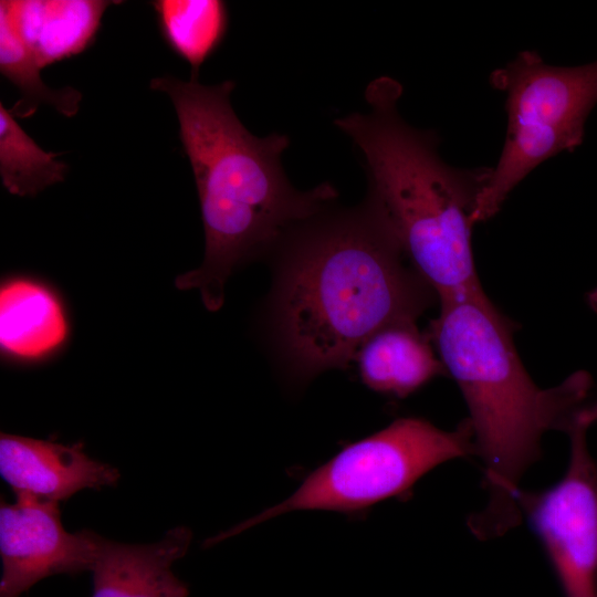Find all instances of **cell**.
I'll list each match as a JSON object with an SVG mask.
<instances>
[{
    "label": "cell",
    "mask_w": 597,
    "mask_h": 597,
    "mask_svg": "<svg viewBox=\"0 0 597 597\" xmlns=\"http://www.w3.org/2000/svg\"><path fill=\"white\" fill-rule=\"evenodd\" d=\"M597 421V401L569 430L570 457L552 488L522 491L519 505L541 538L566 597H597V461L587 431Z\"/></svg>",
    "instance_id": "7"
},
{
    "label": "cell",
    "mask_w": 597,
    "mask_h": 597,
    "mask_svg": "<svg viewBox=\"0 0 597 597\" xmlns=\"http://www.w3.org/2000/svg\"><path fill=\"white\" fill-rule=\"evenodd\" d=\"M59 155L43 150L0 103V177L7 191L34 197L64 181L69 167Z\"/></svg>",
    "instance_id": "16"
},
{
    "label": "cell",
    "mask_w": 597,
    "mask_h": 597,
    "mask_svg": "<svg viewBox=\"0 0 597 597\" xmlns=\"http://www.w3.org/2000/svg\"><path fill=\"white\" fill-rule=\"evenodd\" d=\"M475 454L469 419L442 430L416 417L400 418L348 444L312 471L286 500L206 541L211 546L270 519L294 511L357 513L407 492L449 460Z\"/></svg>",
    "instance_id": "6"
},
{
    "label": "cell",
    "mask_w": 597,
    "mask_h": 597,
    "mask_svg": "<svg viewBox=\"0 0 597 597\" xmlns=\"http://www.w3.org/2000/svg\"><path fill=\"white\" fill-rule=\"evenodd\" d=\"M15 496L0 506V597H21L53 575L91 570L102 536L88 530L69 533L59 502Z\"/></svg>",
    "instance_id": "8"
},
{
    "label": "cell",
    "mask_w": 597,
    "mask_h": 597,
    "mask_svg": "<svg viewBox=\"0 0 597 597\" xmlns=\"http://www.w3.org/2000/svg\"><path fill=\"white\" fill-rule=\"evenodd\" d=\"M327 209L284 239L274 297L282 348L304 376L345 366L387 326L415 323L434 293L367 202Z\"/></svg>",
    "instance_id": "2"
},
{
    "label": "cell",
    "mask_w": 597,
    "mask_h": 597,
    "mask_svg": "<svg viewBox=\"0 0 597 597\" xmlns=\"http://www.w3.org/2000/svg\"><path fill=\"white\" fill-rule=\"evenodd\" d=\"M490 81L505 95L507 126L500 157L480 193L474 224L495 216L543 161L580 146L597 104V61L556 66L535 51H523L496 69Z\"/></svg>",
    "instance_id": "5"
},
{
    "label": "cell",
    "mask_w": 597,
    "mask_h": 597,
    "mask_svg": "<svg viewBox=\"0 0 597 597\" xmlns=\"http://www.w3.org/2000/svg\"><path fill=\"white\" fill-rule=\"evenodd\" d=\"M0 474L15 495L60 502L84 489L115 485L119 471L90 458L82 444L65 446L15 434L0 436Z\"/></svg>",
    "instance_id": "9"
},
{
    "label": "cell",
    "mask_w": 597,
    "mask_h": 597,
    "mask_svg": "<svg viewBox=\"0 0 597 597\" xmlns=\"http://www.w3.org/2000/svg\"><path fill=\"white\" fill-rule=\"evenodd\" d=\"M363 381L378 392L404 398L446 369L415 323L387 326L357 354Z\"/></svg>",
    "instance_id": "13"
},
{
    "label": "cell",
    "mask_w": 597,
    "mask_h": 597,
    "mask_svg": "<svg viewBox=\"0 0 597 597\" xmlns=\"http://www.w3.org/2000/svg\"><path fill=\"white\" fill-rule=\"evenodd\" d=\"M401 94L399 82L380 76L366 87L368 111L337 118L334 125L362 155L366 202L440 302L482 290L471 235L491 167L462 169L446 163L437 134L401 117Z\"/></svg>",
    "instance_id": "4"
},
{
    "label": "cell",
    "mask_w": 597,
    "mask_h": 597,
    "mask_svg": "<svg viewBox=\"0 0 597 597\" xmlns=\"http://www.w3.org/2000/svg\"><path fill=\"white\" fill-rule=\"evenodd\" d=\"M40 66L15 30L7 12L0 9V72L21 93V98L10 109L15 118L31 117L42 104L54 107L66 117L74 116L82 94L66 86L49 87L41 78Z\"/></svg>",
    "instance_id": "15"
},
{
    "label": "cell",
    "mask_w": 597,
    "mask_h": 597,
    "mask_svg": "<svg viewBox=\"0 0 597 597\" xmlns=\"http://www.w3.org/2000/svg\"><path fill=\"white\" fill-rule=\"evenodd\" d=\"M150 4L163 40L191 66V78L198 80L202 63L217 51L227 34V3L220 0H156Z\"/></svg>",
    "instance_id": "14"
},
{
    "label": "cell",
    "mask_w": 597,
    "mask_h": 597,
    "mask_svg": "<svg viewBox=\"0 0 597 597\" xmlns=\"http://www.w3.org/2000/svg\"><path fill=\"white\" fill-rule=\"evenodd\" d=\"M121 1L1 0L40 69L74 57L96 39L106 9Z\"/></svg>",
    "instance_id": "11"
},
{
    "label": "cell",
    "mask_w": 597,
    "mask_h": 597,
    "mask_svg": "<svg viewBox=\"0 0 597 597\" xmlns=\"http://www.w3.org/2000/svg\"><path fill=\"white\" fill-rule=\"evenodd\" d=\"M149 86L175 106L205 230L202 263L178 275L175 285L198 290L206 308L216 312L233 270L326 210L337 190L331 182L307 191L291 185L282 165L290 137L251 134L231 106L233 81L203 85L164 75Z\"/></svg>",
    "instance_id": "1"
},
{
    "label": "cell",
    "mask_w": 597,
    "mask_h": 597,
    "mask_svg": "<svg viewBox=\"0 0 597 597\" xmlns=\"http://www.w3.org/2000/svg\"><path fill=\"white\" fill-rule=\"evenodd\" d=\"M189 528L178 526L151 544H124L101 537L90 572L92 597H187L188 587L172 572L188 551Z\"/></svg>",
    "instance_id": "10"
},
{
    "label": "cell",
    "mask_w": 597,
    "mask_h": 597,
    "mask_svg": "<svg viewBox=\"0 0 597 597\" xmlns=\"http://www.w3.org/2000/svg\"><path fill=\"white\" fill-rule=\"evenodd\" d=\"M440 304L430 339L465 400L488 492L468 524L478 538H494L520 523V481L541 457L542 436L569 432L597 400L594 380L578 370L557 386L538 387L517 355L512 323L483 289Z\"/></svg>",
    "instance_id": "3"
},
{
    "label": "cell",
    "mask_w": 597,
    "mask_h": 597,
    "mask_svg": "<svg viewBox=\"0 0 597 597\" xmlns=\"http://www.w3.org/2000/svg\"><path fill=\"white\" fill-rule=\"evenodd\" d=\"M586 302L590 310L597 313V287L586 294Z\"/></svg>",
    "instance_id": "17"
},
{
    "label": "cell",
    "mask_w": 597,
    "mask_h": 597,
    "mask_svg": "<svg viewBox=\"0 0 597 597\" xmlns=\"http://www.w3.org/2000/svg\"><path fill=\"white\" fill-rule=\"evenodd\" d=\"M69 325L62 304L45 285L24 277L0 287V347L20 359H38L59 348Z\"/></svg>",
    "instance_id": "12"
}]
</instances>
